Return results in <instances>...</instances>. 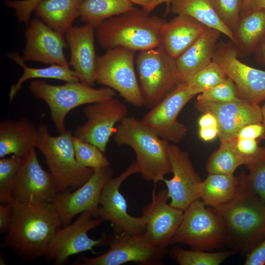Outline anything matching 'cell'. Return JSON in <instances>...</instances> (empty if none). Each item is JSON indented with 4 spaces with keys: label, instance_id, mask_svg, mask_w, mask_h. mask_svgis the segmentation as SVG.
I'll use <instances>...</instances> for the list:
<instances>
[{
    "label": "cell",
    "instance_id": "4fadbf2b",
    "mask_svg": "<svg viewBox=\"0 0 265 265\" xmlns=\"http://www.w3.org/2000/svg\"><path fill=\"white\" fill-rule=\"evenodd\" d=\"M113 174V170L109 166L94 169L91 177L74 191L56 194L51 203L58 215L62 227L70 224L76 215L84 212H89L98 218L102 190Z\"/></svg>",
    "mask_w": 265,
    "mask_h": 265
},
{
    "label": "cell",
    "instance_id": "ac0fdd59",
    "mask_svg": "<svg viewBox=\"0 0 265 265\" xmlns=\"http://www.w3.org/2000/svg\"><path fill=\"white\" fill-rule=\"evenodd\" d=\"M169 159L173 177L164 179L169 204L184 211L195 201L200 199V186L202 180L195 171L188 153L178 146L169 144Z\"/></svg>",
    "mask_w": 265,
    "mask_h": 265
},
{
    "label": "cell",
    "instance_id": "8992f818",
    "mask_svg": "<svg viewBox=\"0 0 265 265\" xmlns=\"http://www.w3.org/2000/svg\"><path fill=\"white\" fill-rule=\"evenodd\" d=\"M29 90L35 98L47 104L51 119L60 133L66 131L65 119L71 110L114 98L116 94L109 87L96 89L80 81L53 85L43 80H33L29 85Z\"/></svg>",
    "mask_w": 265,
    "mask_h": 265
},
{
    "label": "cell",
    "instance_id": "74e56055",
    "mask_svg": "<svg viewBox=\"0 0 265 265\" xmlns=\"http://www.w3.org/2000/svg\"><path fill=\"white\" fill-rule=\"evenodd\" d=\"M241 100L237 88L233 80L227 77L224 81L198 94L196 100L225 103Z\"/></svg>",
    "mask_w": 265,
    "mask_h": 265
},
{
    "label": "cell",
    "instance_id": "30bf717a",
    "mask_svg": "<svg viewBox=\"0 0 265 265\" xmlns=\"http://www.w3.org/2000/svg\"><path fill=\"white\" fill-rule=\"evenodd\" d=\"M102 221L89 212L80 213L73 223L62 227L49 243L44 257L56 265L64 264L73 255L86 251L94 253L93 248L109 244V236L103 235L94 239L88 232L99 226Z\"/></svg>",
    "mask_w": 265,
    "mask_h": 265
},
{
    "label": "cell",
    "instance_id": "1f68e13d",
    "mask_svg": "<svg viewBox=\"0 0 265 265\" xmlns=\"http://www.w3.org/2000/svg\"><path fill=\"white\" fill-rule=\"evenodd\" d=\"M245 163L236 149L233 140L222 141L208 158L206 170L209 174L233 175L238 167Z\"/></svg>",
    "mask_w": 265,
    "mask_h": 265
},
{
    "label": "cell",
    "instance_id": "f1b7e54d",
    "mask_svg": "<svg viewBox=\"0 0 265 265\" xmlns=\"http://www.w3.org/2000/svg\"><path fill=\"white\" fill-rule=\"evenodd\" d=\"M239 185V177L209 174L200 186V199L212 209L224 206L235 197Z\"/></svg>",
    "mask_w": 265,
    "mask_h": 265
},
{
    "label": "cell",
    "instance_id": "681fc988",
    "mask_svg": "<svg viewBox=\"0 0 265 265\" xmlns=\"http://www.w3.org/2000/svg\"><path fill=\"white\" fill-rule=\"evenodd\" d=\"M249 10H265V0H249Z\"/></svg>",
    "mask_w": 265,
    "mask_h": 265
},
{
    "label": "cell",
    "instance_id": "7dc6e473",
    "mask_svg": "<svg viewBox=\"0 0 265 265\" xmlns=\"http://www.w3.org/2000/svg\"><path fill=\"white\" fill-rule=\"evenodd\" d=\"M255 56L257 61L265 66V35L255 50Z\"/></svg>",
    "mask_w": 265,
    "mask_h": 265
},
{
    "label": "cell",
    "instance_id": "e0dca14e",
    "mask_svg": "<svg viewBox=\"0 0 265 265\" xmlns=\"http://www.w3.org/2000/svg\"><path fill=\"white\" fill-rule=\"evenodd\" d=\"M234 46L224 43L217 45L212 60L235 84L239 97L258 105L265 100V71L242 62Z\"/></svg>",
    "mask_w": 265,
    "mask_h": 265
},
{
    "label": "cell",
    "instance_id": "d6986e66",
    "mask_svg": "<svg viewBox=\"0 0 265 265\" xmlns=\"http://www.w3.org/2000/svg\"><path fill=\"white\" fill-rule=\"evenodd\" d=\"M169 199L166 189L152 191L151 202L142 209L146 227L142 234L150 245L166 249L182 221L184 211L167 204Z\"/></svg>",
    "mask_w": 265,
    "mask_h": 265
},
{
    "label": "cell",
    "instance_id": "836d02e7",
    "mask_svg": "<svg viewBox=\"0 0 265 265\" xmlns=\"http://www.w3.org/2000/svg\"><path fill=\"white\" fill-rule=\"evenodd\" d=\"M221 66L214 60L196 73L187 84L199 94L218 84L227 78Z\"/></svg>",
    "mask_w": 265,
    "mask_h": 265
},
{
    "label": "cell",
    "instance_id": "2e32d148",
    "mask_svg": "<svg viewBox=\"0 0 265 265\" xmlns=\"http://www.w3.org/2000/svg\"><path fill=\"white\" fill-rule=\"evenodd\" d=\"M197 95L187 84H182L143 117L141 121L161 138L177 143L186 136L187 128L178 119L186 105Z\"/></svg>",
    "mask_w": 265,
    "mask_h": 265
},
{
    "label": "cell",
    "instance_id": "816d5d0a",
    "mask_svg": "<svg viewBox=\"0 0 265 265\" xmlns=\"http://www.w3.org/2000/svg\"><path fill=\"white\" fill-rule=\"evenodd\" d=\"M249 11V0H244L241 16L247 14Z\"/></svg>",
    "mask_w": 265,
    "mask_h": 265
},
{
    "label": "cell",
    "instance_id": "44dd1931",
    "mask_svg": "<svg viewBox=\"0 0 265 265\" xmlns=\"http://www.w3.org/2000/svg\"><path fill=\"white\" fill-rule=\"evenodd\" d=\"M194 106L202 113L210 112L216 117L220 142L233 140L245 125L262 122L261 106L242 99L225 103L196 100Z\"/></svg>",
    "mask_w": 265,
    "mask_h": 265
},
{
    "label": "cell",
    "instance_id": "f546056e",
    "mask_svg": "<svg viewBox=\"0 0 265 265\" xmlns=\"http://www.w3.org/2000/svg\"><path fill=\"white\" fill-rule=\"evenodd\" d=\"M9 57L23 69V74L15 84L10 87L9 98L12 102L15 96L21 88L24 83L28 80L37 78L53 79L66 82L79 81V79L74 70L69 66L51 64L45 68H32L26 66L18 53H13Z\"/></svg>",
    "mask_w": 265,
    "mask_h": 265
},
{
    "label": "cell",
    "instance_id": "4316f807",
    "mask_svg": "<svg viewBox=\"0 0 265 265\" xmlns=\"http://www.w3.org/2000/svg\"><path fill=\"white\" fill-rule=\"evenodd\" d=\"M233 33L238 56L255 52L265 35V10H251L241 16Z\"/></svg>",
    "mask_w": 265,
    "mask_h": 265
},
{
    "label": "cell",
    "instance_id": "e575fe53",
    "mask_svg": "<svg viewBox=\"0 0 265 265\" xmlns=\"http://www.w3.org/2000/svg\"><path fill=\"white\" fill-rule=\"evenodd\" d=\"M75 157L82 166L94 169L108 167L107 158L97 146L73 136Z\"/></svg>",
    "mask_w": 265,
    "mask_h": 265
},
{
    "label": "cell",
    "instance_id": "9a60e30c",
    "mask_svg": "<svg viewBox=\"0 0 265 265\" xmlns=\"http://www.w3.org/2000/svg\"><path fill=\"white\" fill-rule=\"evenodd\" d=\"M83 113L87 121L75 130L74 135L105 153L115 125L128 116L127 106L114 97L88 104Z\"/></svg>",
    "mask_w": 265,
    "mask_h": 265
},
{
    "label": "cell",
    "instance_id": "277c9868",
    "mask_svg": "<svg viewBox=\"0 0 265 265\" xmlns=\"http://www.w3.org/2000/svg\"><path fill=\"white\" fill-rule=\"evenodd\" d=\"M113 133L118 145H127L134 151L138 173L144 180L156 185L172 173L169 142L161 138L141 120L127 116L118 123Z\"/></svg>",
    "mask_w": 265,
    "mask_h": 265
},
{
    "label": "cell",
    "instance_id": "3957f363",
    "mask_svg": "<svg viewBox=\"0 0 265 265\" xmlns=\"http://www.w3.org/2000/svg\"><path fill=\"white\" fill-rule=\"evenodd\" d=\"M165 22L142 8L134 6L100 23L95 27L96 34L100 45L106 50L122 47L140 52L160 45Z\"/></svg>",
    "mask_w": 265,
    "mask_h": 265
},
{
    "label": "cell",
    "instance_id": "7a4b0ae2",
    "mask_svg": "<svg viewBox=\"0 0 265 265\" xmlns=\"http://www.w3.org/2000/svg\"><path fill=\"white\" fill-rule=\"evenodd\" d=\"M234 199L212 209L224 221L228 243L236 251L247 254L265 238V201L249 186L243 173Z\"/></svg>",
    "mask_w": 265,
    "mask_h": 265
},
{
    "label": "cell",
    "instance_id": "5b68a950",
    "mask_svg": "<svg viewBox=\"0 0 265 265\" xmlns=\"http://www.w3.org/2000/svg\"><path fill=\"white\" fill-rule=\"evenodd\" d=\"M72 132L68 130L52 136L46 124L37 127L36 147L44 156L55 182L57 193L74 190L83 185L94 170L80 165L77 160Z\"/></svg>",
    "mask_w": 265,
    "mask_h": 265
},
{
    "label": "cell",
    "instance_id": "83f0119b",
    "mask_svg": "<svg viewBox=\"0 0 265 265\" xmlns=\"http://www.w3.org/2000/svg\"><path fill=\"white\" fill-rule=\"evenodd\" d=\"M170 9L177 15H187L208 27L218 30L234 42L233 32L219 18L210 0H171Z\"/></svg>",
    "mask_w": 265,
    "mask_h": 265
},
{
    "label": "cell",
    "instance_id": "bcb514c9",
    "mask_svg": "<svg viewBox=\"0 0 265 265\" xmlns=\"http://www.w3.org/2000/svg\"><path fill=\"white\" fill-rule=\"evenodd\" d=\"M218 127L199 128V136L205 141H210L214 139L218 135Z\"/></svg>",
    "mask_w": 265,
    "mask_h": 265
},
{
    "label": "cell",
    "instance_id": "4dcf8cb0",
    "mask_svg": "<svg viewBox=\"0 0 265 265\" xmlns=\"http://www.w3.org/2000/svg\"><path fill=\"white\" fill-rule=\"evenodd\" d=\"M134 7L130 0H82L80 17L95 27L103 21L126 13Z\"/></svg>",
    "mask_w": 265,
    "mask_h": 265
},
{
    "label": "cell",
    "instance_id": "c3c4849f",
    "mask_svg": "<svg viewBox=\"0 0 265 265\" xmlns=\"http://www.w3.org/2000/svg\"><path fill=\"white\" fill-rule=\"evenodd\" d=\"M171 0H153L149 5L144 8H142L146 11L151 13L158 5L165 3L166 4V11L169 10V4Z\"/></svg>",
    "mask_w": 265,
    "mask_h": 265
},
{
    "label": "cell",
    "instance_id": "f35d334b",
    "mask_svg": "<svg viewBox=\"0 0 265 265\" xmlns=\"http://www.w3.org/2000/svg\"><path fill=\"white\" fill-rule=\"evenodd\" d=\"M245 165L249 171V174L246 175L249 186L265 201V151L261 156Z\"/></svg>",
    "mask_w": 265,
    "mask_h": 265
},
{
    "label": "cell",
    "instance_id": "b9f144b4",
    "mask_svg": "<svg viewBox=\"0 0 265 265\" xmlns=\"http://www.w3.org/2000/svg\"><path fill=\"white\" fill-rule=\"evenodd\" d=\"M236 138L265 139V127L262 122L248 124L239 130Z\"/></svg>",
    "mask_w": 265,
    "mask_h": 265
},
{
    "label": "cell",
    "instance_id": "484cf974",
    "mask_svg": "<svg viewBox=\"0 0 265 265\" xmlns=\"http://www.w3.org/2000/svg\"><path fill=\"white\" fill-rule=\"evenodd\" d=\"M82 0H42L34 11L37 17L54 30L65 34L80 17Z\"/></svg>",
    "mask_w": 265,
    "mask_h": 265
},
{
    "label": "cell",
    "instance_id": "8d00e7d4",
    "mask_svg": "<svg viewBox=\"0 0 265 265\" xmlns=\"http://www.w3.org/2000/svg\"><path fill=\"white\" fill-rule=\"evenodd\" d=\"M222 22L233 32L238 24L244 0H210Z\"/></svg>",
    "mask_w": 265,
    "mask_h": 265
},
{
    "label": "cell",
    "instance_id": "603a6c76",
    "mask_svg": "<svg viewBox=\"0 0 265 265\" xmlns=\"http://www.w3.org/2000/svg\"><path fill=\"white\" fill-rule=\"evenodd\" d=\"M219 31L208 27L185 52L175 59L181 85L209 64L217 47Z\"/></svg>",
    "mask_w": 265,
    "mask_h": 265
},
{
    "label": "cell",
    "instance_id": "5bb4252c",
    "mask_svg": "<svg viewBox=\"0 0 265 265\" xmlns=\"http://www.w3.org/2000/svg\"><path fill=\"white\" fill-rule=\"evenodd\" d=\"M35 148L23 158L13 185L12 202L31 204L51 203L57 193L51 173L45 171L40 165Z\"/></svg>",
    "mask_w": 265,
    "mask_h": 265
},
{
    "label": "cell",
    "instance_id": "ab89813d",
    "mask_svg": "<svg viewBox=\"0 0 265 265\" xmlns=\"http://www.w3.org/2000/svg\"><path fill=\"white\" fill-rule=\"evenodd\" d=\"M233 142L237 152L245 159V165L261 156L265 151V146H260L256 139L236 138Z\"/></svg>",
    "mask_w": 265,
    "mask_h": 265
},
{
    "label": "cell",
    "instance_id": "cb8c5ba5",
    "mask_svg": "<svg viewBox=\"0 0 265 265\" xmlns=\"http://www.w3.org/2000/svg\"><path fill=\"white\" fill-rule=\"evenodd\" d=\"M208 28L187 15H177L163 25L160 45L175 59Z\"/></svg>",
    "mask_w": 265,
    "mask_h": 265
},
{
    "label": "cell",
    "instance_id": "ffe728a7",
    "mask_svg": "<svg viewBox=\"0 0 265 265\" xmlns=\"http://www.w3.org/2000/svg\"><path fill=\"white\" fill-rule=\"evenodd\" d=\"M63 35L39 18H32L26 25V43L21 56L22 59L69 66L64 53L68 45Z\"/></svg>",
    "mask_w": 265,
    "mask_h": 265
},
{
    "label": "cell",
    "instance_id": "52a82bcc",
    "mask_svg": "<svg viewBox=\"0 0 265 265\" xmlns=\"http://www.w3.org/2000/svg\"><path fill=\"white\" fill-rule=\"evenodd\" d=\"M135 64L144 106L149 109L181 85L175 59L161 45L139 52Z\"/></svg>",
    "mask_w": 265,
    "mask_h": 265
},
{
    "label": "cell",
    "instance_id": "6da1fadb",
    "mask_svg": "<svg viewBox=\"0 0 265 265\" xmlns=\"http://www.w3.org/2000/svg\"><path fill=\"white\" fill-rule=\"evenodd\" d=\"M11 204L12 218L5 244L26 259L44 256L51 241L62 227L55 208L51 203Z\"/></svg>",
    "mask_w": 265,
    "mask_h": 265
},
{
    "label": "cell",
    "instance_id": "7bdbcfd3",
    "mask_svg": "<svg viewBox=\"0 0 265 265\" xmlns=\"http://www.w3.org/2000/svg\"><path fill=\"white\" fill-rule=\"evenodd\" d=\"M265 264V238L247 254L245 265Z\"/></svg>",
    "mask_w": 265,
    "mask_h": 265
},
{
    "label": "cell",
    "instance_id": "f907efd6",
    "mask_svg": "<svg viewBox=\"0 0 265 265\" xmlns=\"http://www.w3.org/2000/svg\"><path fill=\"white\" fill-rule=\"evenodd\" d=\"M133 4H136L144 8L150 4L153 0H130Z\"/></svg>",
    "mask_w": 265,
    "mask_h": 265
},
{
    "label": "cell",
    "instance_id": "d4e9b609",
    "mask_svg": "<svg viewBox=\"0 0 265 265\" xmlns=\"http://www.w3.org/2000/svg\"><path fill=\"white\" fill-rule=\"evenodd\" d=\"M37 127L26 117L0 123V158L13 154L23 158L36 147Z\"/></svg>",
    "mask_w": 265,
    "mask_h": 265
},
{
    "label": "cell",
    "instance_id": "9c48e42d",
    "mask_svg": "<svg viewBox=\"0 0 265 265\" xmlns=\"http://www.w3.org/2000/svg\"><path fill=\"white\" fill-rule=\"evenodd\" d=\"M134 53L117 47L98 56L95 80L117 91L126 102L141 107L144 106V101L134 69Z\"/></svg>",
    "mask_w": 265,
    "mask_h": 265
},
{
    "label": "cell",
    "instance_id": "f6af8a7d",
    "mask_svg": "<svg viewBox=\"0 0 265 265\" xmlns=\"http://www.w3.org/2000/svg\"><path fill=\"white\" fill-rule=\"evenodd\" d=\"M199 128L218 127L216 117L211 113L204 112L200 116L198 122Z\"/></svg>",
    "mask_w": 265,
    "mask_h": 265
},
{
    "label": "cell",
    "instance_id": "f5cc1de1",
    "mask_svg": "<svg viewBox=\"0 0 265 265\" xmlns=\"http://www.w3.org/2000/svg\"><path fill=\"white\" fill-rule=\"evenodd\" d=\"M262 115V123L265 127V100L263 105L261 106Z\"/></svg>",
    "mask_w": 265,
    "mask_h": 265
},
{
    "label": "cell",
    "instance_id": "8fae6325",
    "mask_svg": "<svg viewBox=\"0 0 265 265\" xmlns=\"http://www.w3.org/2000/svg\"><path fill=\"white\" fill-rule=\"evenodd\" d=\"M138 173L135 160L119 176L111 178L102 190L98 217L102 221H110L115 234L126 233L141 235L145 231V217L143 215L135 217L128 213L126 199L120 191V187L126 179Z\"/></svg>",
    "mask_w": 265,
    "mask_h": 265
},
{
    "label": "cell",
    "instance_id": "d6a6232c",
    "mask_svg": "<svg viewBox=\"0 0 265 265\" xmlns=\"http://www.w3.org/2000/svg\"><path fill=\"white\" fill-rule=\"evenodd\" d=\"M236 252L232 249L210 252L195 249L188 250L175 247L172 250V255L180 265H219Z\"/></svg>",
    "mask_w": 265,
    "mask_h": 265
},
{
    "label": "cell",
    "instance_id": "60d3db41",
    "mask_svg": "<svg viewBox=\"0 0 265 265\" xmlns=\"http://www.w3.org/2000/svg\"><path fill=\"white\" fill-rule=\"evenodd\" d=\"M42 0H6L5 4L15 10V14L21 22L27 25L32 12L36 5Z\"/></svg>",
    "mask_w": 265,
    "mask_h": 265
},
{
    "label": "cell",
    "instance_id": "db71d44e",
    "mask_svg": "<svg viewBox=\"0 0 265 265\" xmlns=\"http://www.w3.org/2000/svg\"><path fill=\"white\" fill-rule=\"evenodd\" d=\"M0 265H6V263L4 261L3 258L2 257L1 258V256H0Z\"/></svg>",
    "mask_w": 265,
    "mask_h": 265
},
{
    "label": "cell",
    "instance_id": "d590c367",
    "mask_svg": "<svg viewBox=\"0 0 265 265\" xmlns=\"http://www.w3.org/2000/svg\"><path fill=\"white\" fill-rule=\"evenodd\" d=\"M23 158L13 155L0 159V202L12 203V190L14 180Z\"/></svg>",
    "mask_w": 265,
    "mask_h": 265
},
{
    "label": "cell",
    "instance_id": "ee69618b",
    "mask_svg": "<svg viewBox=\"0 0 265 265\" xmlns=\"http://www.w3.org/2000/svg\"><path fill=\"white\" fill-rule=\"evenodd\" d=\"M12 218V206L10 203L0 205V232H7Z\"/></svg>",
    "mask_w": 265,
    "mask_h": 265
},
{
    "label": "cell",
    "instance_id": "ba28073f",
    "mask_svg": "<svg viewBox=\"0 0 265 265\" xmlns=\"http://www.w3.org/2000/svg\"><path fill=\"white\" fill-rule=\"evenodd\" d=\"M183 243L192 249L211 251L228 243L225 223L212 210L206 208L201 200L189 205L172 239V243Z\"/></svg>",
    "mask_w": 265,
    "mask_h": 265
},
{
    "label": "cell",
    "instance_id": "7c38bea8",
    "mask_svg": "<svg viewBox=\"0 0 265 265\" xmlns=\"http://www.w3.org/2000/svg\"><path fill=\"white\" fill-rule=\"evenodd\" d=\"M109 245V249L104 254L93 258L80 257L75 264L120 265L133 262L140 265H159L167 253L166 249L149 244L142 234H115Z\"/></svg>",
    "mask_w": 265,
    "mask_h": 265
},
{
    "label": "cell",
    "instance_id": "7402d4cb",
    "mask_svg": "<svg viewBox=\"0 0 265 265\" xmlns=\"http://www.w3.org/2000/svg\"><path fill=\"white\" fill-rule=\"evenodd\" d=\"M95 27L90 24L71 26L65 34L70 51L69 64L77 74L79 81L92 86L95 80L97 56L94 35Z\"/></svg>",
    "mask_w": 265,
    "mask_h": 265
}]
</instances>
